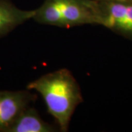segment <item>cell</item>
Returning <instances> with one entry per match:
<instances>
[{"mask_svg":"<svg viewBox=\"0 0 132 132\" xmlns=\"http://www.w3.org/2000/svg\"><path fill=\"white\" fill-rule=\"evenodd\" d=\"M27 90L40 94L60 130L68 131L76 106L83 101L80 87L71 71L62 68L46 73L30 82Z\"/></svg>","mask_w":132,"mask_h":132,"instance_id":"6da1fadb","label":"cell"},{"mask_svg":"<svg viewBox=\"0 0 132 132\" xmlns=\"http://www.w3.org/2000/svg\"><path fill=\"white\" fill-rule=\"evenodd\" d=\"M33 19L38 24L70 28L85 24L101 25L96 0H44Z\"/></svg>","mask_w":132,"mask_h":132,"instance_id":"7a4b0ae2","label":"cell"},{"mask_svg":"<svg viewBox=\"0 0 132 132\" xmlns=\"http://www.w3.org/2000/svg\"><path fill=\"white\" fill-rule=\"evenodd\" d=\"M101 25L132 40V4L118 0H96Z\"/></svg>","mask_w":132,"mask_h":132,"instance_id":"3957f363","label":"cell"},{"mask_svg":"<svg viewBox=\"0 0 132 132\" xmlns=\"http://www.w3.org/2000/svg\"><path fill=\"white\" fill-rule=\"evenodd\" d=\"M35 98L28 90L0 91V132H7Z\"/></svg>","mask_w":132,"mask_h":132,"instance_id":"277c9868","label":"cell"},{"mask_svg":"<svg viewBox=\"0 0 132 132\" xmlns=\"http://www.w3.org/2000/svg\"><path fill=\"white\" fill-rule=\"evenodd\" d=\"M35 14V10H21L10 0H0V38L5 37L19 25L33 19Z\"/></svg>","mask_w":132,"mask_h":132,"instance_id":"5b68a950","label":"cell"},{"mask_svg":"<svg viewBox=\"0 0 132 132\" xmlns=\"http://www.w3.org/2000/svg\"><path fill=\"white\" fill-rule=\"evenodd\" d=\"M56 128L45 122L35 109L28 106L19 115L7 132H53Z\"/></svg>","mask_w":132,"mask_h":132,"instance_id":"8992f818","label":"cell"},{"mask_svg":"<svg viewBox=\"0 0 132 132\" xmlns=\"http://www.w3.org/2000/svg\"><path fill=\"white\" fill-rule=\"evenodd\" d=\"M118 1H123V2H129L132 4V0H118Z\"/></svg>","mask_w":132,"mask_h":132,"instance_id":"52a82bcc","label":"cell"}]
</instances>
